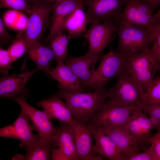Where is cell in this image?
I'll return each mask as SVG.
<instances>
[{"mask_svg": "<svg viewBox=\"0 0 160 160\" xmlns=\"http://www.w3.org/2000/svg\"><path fill=\"white\" fill-rule=\"evenodd\" d=\"M53 95L65 101L75 120L86 124L102 107L108 98L107 91L105 88L89 93L59 89Z\"/></svg>", "mask_w": 160, "mask_h": 160, "instance_id": "6da1fadb", "label": "cell"}, {"mask_svg": "<svg viewBox=\"0 0 160 160\" xmlns=\"http://www.w3.org/2000/svg\"><path fill=\"white\" fill-rule=\"evenodd\" d=\"M116 32L118 37L117 52L125 56L138 54L150 46L157 35L140 26L117 23Z\"/></svg>", "mask_w": 160, "mask_h": 160, "instance_id": "7a4b0ae2", "label": "cell"}, {"mask_svg": "<svg viewBox=\"0 0 160 160\" xmlns=\"http://www.w3.org/2000/svg\"><path fill=\"white\" fill-rule=\"evenodd\" d=\"M126 56L124 70L139 84L145 92L160 68L158 60L151 48L138 54Z\"/></svg>", "mask_w": 160, "mask_h": 160, "instance_id": "3957f363", "label": "cell"}, {"mask_svg": "<svg viewBox=\"0 0 160 160\" xmlns=\"http://www.w3.org/2000/svg\"><path fill=\"white\" fill-rule=\"evenodd\" d=\"M116 78L114 85L107 91L108 97L120 105L141 108L144 92L140 86L124 69Z\"/></svg>", "mask_w": 160, "mask_h": 160, "instance_id": "277c9868", "label": "cell"}, {"mask_svg": "<svg viewBox=\"0 0 160 160\" xmlns=\"http://www.w3.org/2000/svg\"><path fill=\"white\" fill-rule=\"evenodd\" d=\"M139 109H141L137 107L120 105L110 100L105 102L86 124L92 129L99 126L106 129L125 124L133 113Z\"/></svg>", "mask_w": 160, "mask_h": 160, "instance_id": "5b68a950", "label": "cell"}, {"mask_svg": "<svg viewBox=\"0 0 160 160\" xmlns=\"http://www.w3.org/2000/svg\"><path fill=\"white\" fill-rule=\"evenodd\" d=\"M126 58V56L117 52L110 46L108 52L101 56L90 87L94 91L104 89L107 84L113 78H116L124 70Z\"/></svg>", "mask_w": 160, "mask_h": 160, "instance_id": "8992f818", "label": "cell"}, {"mask_svg": "<svg viewBox=\"0 0 160 160\" xmlns=\"http://www.w3.org/2000/svg\"><path fill=\"white\" fill-rule=\"evenodd\" d=\"M88 8L87 23L109 22L115 25L118 21L127 0H83Z\"/></svg>", "mask_w": 160, "mask_h": 160, "instance_id": "52a82bcc", "label": "cell"}, {"mask_svg": "<svg viewBox=\"0 0 160 160\" xmlns=\"http://www.w3.org/2000/svg\"><path fill=\"white\" fill-rule=\"evenodd\" d=\"M132 145L137 152L148 149L151 144V131L153 127L149 118L141 109L134 111L127 123Z\"/></svg>", "mask_w": 160, "mask_h": 160, "instance_id": "ba28073f", "label": "cell"}, {"mask_svg": "<svg viewBox=\"0 0 160 160\" xmlns=\"http://www.w3.org/2000/svg\"><path fill=\"white\" fill-rule=\"evenodd\" d=\"M51 4L39 0L31 5L27 25L24 31L27 44L38 40L43 34L51 12Z\"/></svg>", "mask_w": 160, "mask_h": 160, "instance_id": "9c48e42d", "label": "cell"}, {"mask_svg": "<svg viewBox=\"0 0 160 160\" xmlns=\"http://www.w3.org/2000/svg\"><path fill=\"white\" fill-rule=\"evenodd\" d=\"M31 120L27 114L21 110L19 115L12 124L1 128L0 136L12 138L20 141V147L27 148L32 145L40 139L38 134L34 135L35 130L31 124Z\"/></svg>", "mask_w": 160, "mask_h": 160, "instance_id": "30bf717a", "label": "cell"}, {"mask_svg": "<svg viewBox=\"0 0 160 160\" xmlns=\"http://www.w3.org/2000/svg\"><path fill=\"white\" fill-rule=\"evenodd\" d=\"M28 96L21 95L11 99L19 105L21 110L29 116L35 130L38 132L40 138L52 141L56 131L50 119L43 110L39 111L30 105L27 101Z\"/></svg>", "mask_w": 160, "mask_h": 160, "instance_id": "8fae6325", "label": "cell"}, {"mask_svg": "<svg viewBox=\"0 0 160 160\" xmlns=\"http://www.w3.org/2000/svg\"><path fill=\"white\" fill-rule=\"evenodd\" d=\"M70 124L79 160H104L93 153V129L87 124L75 119Z\"/></svg>", "mask_w": 160, "mask_h": 160, "instance_id": "7c38bea8", "label": "cell"}, {"mask_svg": "<svg viewBox=\"0 0 160 160\" xmlns=\"http://www.w3.org/2000/svg\"><path fill=\"white\" fill-rule=\"evenodd\" d=\"M125 4L116 24L142 26L157 35L160 30L158 17L155 15H148L139 9L134 0H127Z\"/></svg>", "mask_w": 160, "mask_h": 160, "instance_id": "4fadbf2b", "label": "cell"}, {"mask_svg": "<svg viewBox=\"0 0 160 160\" xmlns=\"http://www.w3.org/2000/svg\"><path fill=\"white\" fill-rule=\"evenodd\" d=\"M101 56L87 52L80 57L68 56L64 62L78 78L82 86L90 87L95 65Z\"/></svg>", "mask_w": 160, "mask_h": 160, "instance_id": "5bb4252c", "label": "cell"}, {"mask_svg": "<svg viewBox=\"0 0 160 160\" xmlns=\"http://www.w3.org/2000/svg\"><path fill=\"white\" fill-rule=\"evenodd\" d=\"M92 24L83 36L89 43L88 52L101 55L105 48L110 44L111 36L116 32V28L112 23L109 22H98Z\"/></svg>", "mask_w": 160, "mask_h": 160, "instance_id": "9a60e30c", "label": "cell"}, {"mask_svg": "<svg viewBox=\"0 0 160 160\" xmlns=\"http://www.w3.org/2000/svg\"><path fill=\"white\" fill-rule=\"evenodd\" d=\"M39 71L36 68L20 74L4 75L0 78V97L11 99L21 95L28 96L29 90L26 88L30 78Z\"/></svg>", "mask_w": 160, "mask_h": 160, "instance_id": "2e32d148", "label": "cell"}, {"mask_svg": "<svg viewBox=\"0 0 160 160\" xmlns=\"http://www.w3.org/2000/svg\"><path fill=\"white\" fill-rule=\"evenodd\" d=\"M92 132L95 142L93 148L95 154L109 160H125L119 149L106 134L103 127H97Z\"/></svg>", "mask_w": 160, "mask_h": 160, "instance_id": "e0dca14e", "label": "cell"}, {"mask_svg": "<svg viewBox=\"0 0 160 160\" xmlns=\"http://www.w3.org/2000/svg\"><path fill=\"white\" fill-rule=\"evenodd\" d=\"M46 73L58 82L59 89L73 92H84L79 79L64 62L57 64L55 68L51 67Z\"/></svg>", "mask_w": 160, "mask_h": 160, "instance_id": "ac0fdd59", "label": "cell"}, {"mask_svg": "<svg viewBox=\"0 0 160 160\" xmlns=\"http://www.w3.org/2000/svg\"><path fill=\"white\" fill-rule=\"evenodd\" d=\"M41 107L50 119L71 124L74 120L72 113L62 99L53 95L50 97L41 100L36 104Z\"/></svg>", "mask_w": 160, "mask_h": 160, "instance_id": "d6986e66", "label": "cell"}, {"mask_svg": "<svg viewBox=\"0 0 160 160\" xmlns=\"http://www.w3.org/2000/svg\"><path fill=\"white\" fill-rule=\"evenodd\" d=\"M59 122L53 138L54 147L58 146L70 160H79L70 124Z\"/></svg>", "mask_w": 160, "mask_h": 160, "instance_id": "ffe728a7", "label": "cell"}, {"mask_svg": "<svg viewBox=\"0 0 160 160\" xmlns=\"http://www.w3.org/2000/svg\"><path fill=\"white\" fill-rule=\"evenodd\" d=\"M84 5L83 0H60L51 3L52 24L49 35L62 30V24L65 18Z\"/></svg>", "mask_w": 160, "mask_h": 160, "instance_id": "44dd1931", "label": "cell"}, {"mask_svg": "<svg viewBox=\"0 0 160 160\" xmlns=\"http://www.w3.org/2000/svg\"><path fill=\"white\" fill-rule=\"evenodd\" d=\"M27 53L30 59L35 63L36 68L39 71L46 73L51 68L52 61L55 59L50 48L43 45L38 40L27 44Z\"/></svg>", "mask_w": 160, "mask_h": 160, "instance_id": "7402d4cb", "label": "cell"}, {"mask_svg": "<svg viewBox=\"0 0 160 160\" xmlns=\"http://www.w3.org/2000/svg\"><path fill=\"white\" fill-rule=\"evenodd\" d=\"M104 129L119 149L125 160L137 152L132 145L130 133L127 124Z\"/></svg>", "mask_w": 160, "mask_h": 160, "instance_id": "603a6c76", "label": "cell"}, {"mask_svg": "<svg viewBox=\"0 0 160 160\" xmlns=\"http://www.w3.org/2000/svg\"><path fill=\"white\" fill-rule=\"evenodd\" d=\"M87 23L86 14L84 12V7H82L76 9L65 18L62 28L68 31L69 40L82 36L85 32Z\"/></svg>", "mask_w": 160, "mask_h": 160, "instance_id": "cb8c5ba5", "label": "cell"}, {"mask_svg": "<svg viewBox=\"0 0 160 160\" xmlns=\"http://www.w3.org/2000/svg\"><path fill=\"white\" fill-rule=\"evenodd\" d=\"M53 142L49 139L40 138L31 146L25 148V154H19L20 160H48L51 158Z\"/></svg>", "mask_w": 160, "mask_h": 160, "instance_id": "d4e9b609", "label": "cell"}, {"mask_svg": "<svg viewBox=\"0 0 160 160\" xmlns=\"http://www.w3.org/2000/svg\"><path fill=\"white\" fill-rule=\"evenodd\" d=\"M49 47L52 50L57 64L64 62L68 56L67 48L68 42V36L62 30L49 35Z\"/></svg>", "mask_w": 160, "mask_h": 160, "instance_id": "484cf974", "label": "cell"}, {"mask_svg": "<svg viewBox=\"0 0 160 160\" xmlns=\"http://www.w3.org/2000/svg\"><path fill=\"white\" fill-rule=\"evenodd\" d=\"M7 50L13 62L27 52V43L24 31H21L17 35Z\"/></svg>", "mask_w": 160, "mask_h": 160, "instance_id": "4316f807", "label": "cell"}, {"mask_svg": "<svg viewBox=\"0 0 160 160\" xmlns=\"http://www.w3.org/2000/svg\"><path fill=\"white\" fill-rule=\"evenodd\" d=\"M142 104L160 103V77L153 79L143 94Z\"/></svg>", "mask_w": 160, "mask_h": 160, "instance_id": "83f0119b", "label": "cell"}, {"mask_svg": "<svg viewBox=\"0 0 160 160\" xmlns=\"http://www.w3.org/2000/svg\"><path fill=\"white\" fill-rule=\"evenodd\" d=\"M28 0H0L1 8H7L19 11H21L29 14L31 5Z\"/></svg>", "mask_w": 160, "mask_h": 160, "instance_id": "f1b7e54d", "label": "cell"}, {"mask_svg": "<svg viewBox=\"0 0 160 160\" xmlns=\"http://www.w3.org/2000/svg\"><path fill=\"white\" fill-rule=\"evenodd\" d=\"M126 160H160L153 145L151 144L147 150L137 152L128 158Z\"/></svg>", "mask_w": 160, "mask_h": 160, "instance_id": "f546056e", "label": "cell"}, {"mask_svg": "<svg viewBox=\"0 0 160 160\" xmlns=\"http://www.w3.org/2000/svg\"><path fill=\"white\" fill-rule=\"evenodd\" d=\"M7 50L1 47L0 48V71L4 75L8 74L9 71L12 68V64L13 62Z\"/></svg>", "mask_w": 160, "mask_h": 160, "instance_id": "4dcf8cb0", "label": "cell"}, {"mask_svg": "<svg viewBox=\"0 0 160 160\" xmlns=\"http://www.w3.org/2000/svg\"><path fill=\"white\" fill-rule=\"evenodd\" d=\"M20 12V11L14 9L7 12L2 20L4 24L8 27L13 28Z\"/></svg>", "mask_w": 160, "mask_h": 160, "instance_id": "1f68e13d", "label": "cell"}, {"mask_svg": "<svg viewBox=\"0 0 160 160\" xmlns=\"http://www.w3.org/2000/svg\"><path fill=\"white\" fill-rule=\"evenodd\" d=\"M141 109L145 113L160 119V108L158 104H142Z\"/></svg>", "mask_w": 160, "mask_h": 160, "instance_id": "d6a6232c", "label": "cell"}, {"mask_svg": "<svg viewBox=\"0 0 160 160\" xmlns=\"http://www.w3.org/2000/svg\"><path fill=\"white\" fill-rule=\"evenodd\" d=\"M12 39V36L6 29L4 23L0 18V41L1 44H7Z\"/></svg>", "mask_w": 160, "mask_h": 160, "instance_id": "836d02e7", "label": "cell"}, {"mask_svg": "<svg viewBox=\"0 0 160 160\" xmlns=\"http://www.w3.org/2000/svg\"><path fill=\"white\" fill-rule=\"evenodd\" d=\"M28 20V17L20 12L13 28L24 31L26 27Z\"/></svg>", "mask_w": 160, "mask_h": 160, "instance_id": "e575fe53", "label": "cell"}, {"mask_svg": "<svg viewBox=\"0 0 160 160\" xmlns=\"http://www.w3.org/2000/svg\"><path fill=\"white\" fill-rule=\"evenodd\" d=\"M53 147L51 151V159L53 160H70L63 151L58 148Z\"/></svg>", "mask_w": 160, "mask_h": 160, "instance_id": "d590c367", "label": "cell"}, {"mask_svg": "<svg viewBox=\"0 0 160 160\" xmlns=\"http://www.w3.org/2000/svg\"><path fill=\"white\" fill-rule=\"evenodd\" d=\"M151 48L158 60L160 65V30L158 32L156 39L152 44Z\"/></svg>", "mask_w": 160, "mask_h": 160, "instance_id": "8d00e7d4", "label": "cell"}, {"mask_svg": "<svg viewBox=\"0 0 160 160\" xmlns=\"http://www.w3.org/2000/svg\"><path fill=\"white\" fill-rule=\"evenodd\" d=\"M150 142L151 144L153 145L160 160V132H158L155 135L151 136Z\"/></svg>", "mask_w": 160, "mask_h": 160, "instance_id": "74e56055", "label": "cell"}, {"mask_svg": "<svg viewBox=\"0 0 160 160\" xmlns=\"http://www.w3.org/2000/svg\"><path fill=\"white\" fill-rule=\"evenodd\" d=\"M153 129L157 130L158 132H160V119L152 116L149 117Z\"/></svg>", "mask_w": 160, "mask_h": 160, "instance_id": "f35d334b", "label": "cell"}, {"mask_svg": "<svg viewBox=\"0 0 160 160\" xmlns=\"http://www.w3.org/2000/svg\"><path fill=\"white\" fill-rule=\"evenodd\" d=\"M149 5L153 9L160 6V0H143Z\"/></svg>", "mask_w": 160, "mask_h": 160, "instance_id": "ab89813d", "label": "cell"}, {"mask_svg": "<svg viewBox=\"0 0 160 160\" xmlns=\"http://www.w3.org/2000/svg\"><path fill=\"white\" fill-rule=\"evenodd\" d=\"M42 0L50 3H52L54 2L60 0Z\"/></svg>", "mask_w": 160, "mask_h": 160, "instance_id": "60d3db41", "label": "cell"}, {"mask_svg": "<svg viewBox=\"0 0 160 160\" xmlns=\"http://www.w3.org/2000/svg\"><path fill=\"white\" fill-rule=\"evenodd\" d=\"M155 16L158 17L160 20V9L158 10L156 13L154 15Z\"/></svg>", "mask_w": 160, "mask_h": 160, "instance_id": "b9f144b4", "label": "cell"}, {"mask_svg": "<svg viewBox=\"0 0 160 160\" xmlns=\"http://www.w3.org/2000/svg\"><path fill=\"white\" fill-rule=\"evenodd\" d=\"M30 1H32L34 3L36 2V1H37L39 0H30Z\"/></svg>", "mask_w": 160, "mask_h": 160, "instance_id": "7bdbcfd3", "label": "cell"}, {"mask_svg": "<svg viewBox=\"0 0 160 160\" xmlns=\"http://www.w3.org/2000/svg\"><path fill=\"white\" fill-rule=\"evenodd\" d=\"M158 104V105H159V108H160V104Z\"/></svg>", "mask_w": 160, "mask_h": 160, "instance_id": "ee69618b", "label": "cell"}]
</instances>
